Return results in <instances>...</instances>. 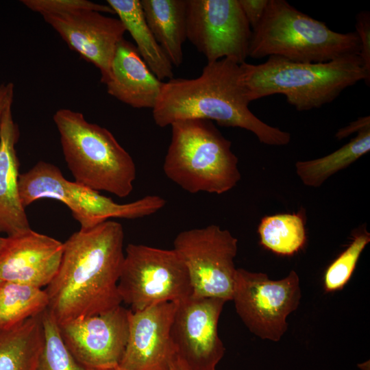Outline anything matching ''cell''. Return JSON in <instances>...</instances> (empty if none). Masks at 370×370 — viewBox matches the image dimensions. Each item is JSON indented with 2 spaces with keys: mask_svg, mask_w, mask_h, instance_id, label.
<instances>
[{
  "mask_svg": "<svg viewBox=\"0 0 370 370\" xmlns=\"http://www.w3.org/2000/svg\"><path fill=\"white\" fill-rule=\"evenodd\" d=\"M123 242L122 225L108 220L79 229L64 243L59 269L45 289L48 309L58 324L121 305Z\"/></svg>",
  "mask_w": 370,
  "mask_h": 370,
  "instance_id": "6da1fadb",
  "label": "cell"
},
{
  "mask_svg": "<svg viewBox=\"0 0 370 370\" xmlns=\"http://www.w3.org/2000/svg\"><path fill=\"white\" fill-rule=\"evenodd\" d=\"M249 103L240 64L224 58L208 62L197 77L163 82L152 116L160 127L186 119L214 121L249 131L267 145H288L291 134L261 121Z\"/></svg>",
  "mask_w": 370,
  "mask_h": 370,
  "instance_id": "7a4b0ae2",
  "label": "cell"
},
{
  "mask_svg": "<svg viewBox=\"0 0 370 370\" xmlns=\"http://www.w3.org/2000/svg\"><path fill=\"white\" fill-rule=\"evenodd\" d=\"M249 101L281 94L298 111L319 108L360 81L369 85L358 55L320 63H304L270 56L261 64H240Z\"/></svg>",
  "mask_w": 370,
  "mask_h": 370,
  "instance_id": "3957f363",
  "label": "cell"
},
{
  "mask_svg": "<svg viewBox=\"0 0 370 370\" xmlns=\"http://www.w3.org/2000/svg\"><path fill=\"white\" fill-rule=\"evenodd\" d=\"M360 48L356 32H336L285 0H269L260 21L251 30L249 56L320 63L358 55Z\"/></svg>",
  "mask_w": 370,
  "mask_h": 370,
  "instance_id": "277c9868",
  "label": "cell"
},
{
  "mask_svg": "<svg viewBox=\"0 0 370 370\" xmlns=\"http://www.w3.org/2000/svg\"><path fill=\"white\" fill-rule=\"evenodd\" d=\"M68 169L75 182L119 197L133 190L136 168L130 153L106 128L68 108L53 116Z\"/></svg>",
  "mask_w": 370,
  "mask_h": 370,
  "instance_id": "5b68a950",
  "label": "cell"
},
{
  "mask_svg": "<svg viewBox=\"0 0 370 370\" xmlns=\"http://www.w3.org/2000/svg\"><path fill=\"white\" fill-rule=\"evenodd\" d=\"M164 163L165 175L190 193L223 194L241 179L232 143L210 121L173 123Z\"/></svg>",
  "mask_w": 370,
  "mask_h": 370,
  "instance_id": "8992f818",
  "label": "cell"
},
{
  "mask_svg": "<svg viewBox=\"0 0 370 370\" xmlns=\"http://www.w3.org/2000/svg\"><path fill=\"white\" fill-rule=\"evenodd\" d=\"M18 191L26 208L40 199H53L65 204L80 229H88L110 218L138 219L161 210L166 200L158 195H146L130 203L119 204L98 191L66 180L60 169L39 161L18 177Z\"/></svg>",
  "mask_w": 370,
  "mask_h": 370,
  "instance_id": "52a82bcc",
  "label": "cell"
},
{
  "mask_svg": "<svg viewBox=\"0 0 370 370\" xmlns=\"http://www.w3.org/2000/svg\"><path fill=\"white\" fill-rule=\"evenodd\" d=\"M122 301L133 312L163 302H179L192 295L185 264L173 249L128 244L118 282Z\"/></svg>",
  "mask_w": 370,
  "mask_h": 370,
  "instance_id": "ba28073f",
  "label": "cell"
},
{
  "mask_svg": "<svg viewBox=\"0 0 370 370\" xmlns=\"http://www.w3.org/2000/svg\"><path fill=\"white\" fill-rule=\"evenodd\" d=\"M299 278L292 270L273 280L262 272L236 269L232 301L248 330L263 340L279 341L288 329L286 319L299 306Z\"/></svg>",
  "mask_w": 370,
  "mask_h": 370,
  "instance_id": "9c48e42d",
  "label": "cell"
},
{
  "mask_svg": "<svg viewBox=\"0 0 370 370\" xmlns=\"http://www.w3.org/2000/svg\"><path fill=\"white\" fill-rule=\"evenodd\" d=\"M173 247L186 267L192 295L232 301L238 240L229 230L217 225L184 230Z\"/></svg>",
  "mask_w": 370,
  "mask_h": 370,
  "instance_id": "30bf717a",
  "label": "cell"
},
{
  "mask_svg": "<svg viewBox=\"0 0 370 370\" xmlns=\"http://www.w3.org/2000/svg\"><path fill=\"white\" fill-rule=\"evenodd\" d=\"M251 36L238 0H186V38L208 62H245Z\"/></svg>",
  "mask_w": 370,
  "mask_h": 370,
  "instance_id": "8fae6325",
  "label": "cell"
},
{
  "mask_svg": "<svg viewBox=\"0 0 370 370\" xmlns=\"http://www.w3.org/2000/svg\"><path fill=\"white\" fill-rule=\"evenodd\" d=\"M225 300L190 295L177 302L171 336L176 356L190 370H212L223 357L218 322Z\"/></svg>",
  "mask_w": 370,
  "mask_h": 370,
  "instance_id": "7c38bea8",
  "label": "cell"
},
{
  "mask_svg": "<svg viewBox=\"0 0 370 370\" xmlns=\"http://www.w3.org/2000/svg\"><path fill=\"white\" fill-rule=\"evenodd\" d=\"M129 310L121 305L105 312L58 324L76 360L88 369H116L128 338Z\"/></svg>",
  "mask_w": 370,
  "mask_h": 370,
  "instance_id": "4fadbf2b",
  "label": "cell"
},
{
  "mask_svg": "<svg viewBox=\"0 0 370 370\" xmlns=\"http://www.w3.org/2000/svg\"><path fill=\"white\" fill-rule=\"evenodd\" d=\"M42 17L72 50L99 70L101 82L105 84L110 77L117 46L126 32L122 22L91 10Z\"/></svg>",
  "mask_w": 370,
  "mask_h": 370,
  "instance_id": "5bb4252c",
  "label": "cell"
},
{
  "mask_svg": "<svg viewBox=\"0 0 370 370\" xmlns=\"http://www.w3.org/2000/svg\"><path fill=\"white\" fill-rule=\"evenodd\" d=\"M177 302L129 310V331L118 370H168L176 357L171 328Z\"/></svg>",
  "mask_w": 370,
  "mask_h": 370,
  "instance_id": "9a60e30c",
  "label": "cell"
},
{
  "mask_svg": "<svg viewBox=\"0 0 370 370\" xmlns=\"http://www.w3.org/2000/svg\"><path fill=\"white\" fill-rule=\"evenodd\" d=\"M64 243L32 229L4 237L0 250V281L42 288L56 275Z\"/></svg>",
  "mask_w": 370,
  "mask_h": 370,
  "instance_id": "2e32d148",
  "label": "cell"
},
{
  "mask_svg": "<svg viewBox=\"0 0 370 370\" xmlns=\"http://www.w3.org/2000/svg\"><path fill=\"white\" fill-rule=\"evenodd\" d=\"M10 103L0 124V234L12 236L31 230L18 191L19 161L16 144L19 130Z\"/></svg>",
  "mask_w": 370,
  "mask_h": 370,
  "instance_id": "e0dca14e",
  "label": "cell"
},
{
  "mask_svg": "<svg viewBox=\"0 0 370 370\" xmlns=\"http://www.w3.org/2000/svg\"><path fill=\"white\" fill-rule=\"evenodd\" d=\"M140 56L135 45L123 38L116 49L107 92L134 108H154L162 85Z\"/></svg>",
  "mask_w": 370,
  "mask_h": 370,
  "instance_id": "ac0fdd59",
  "label": "cell"
},
{
  "mask_svg": "<svg viewBox=\"0 0 370 370\" xmlns=\"http://www.w3.org/2000/svg\"><path fill=\"white\" fill-rule=\"evenodd\" d=\"M145 21L173 66L183 62L186 0H140Z\"/></svg>",
  "mask_w": 370,
  "mask_h": 370,
  "instance_id": "d6986e66",
  "label": "cell"
},
{
  "mask_svg": "<svg viewBox=\"0 0 370 370\" xmlns=\"http://www.w3.org/2000/svg\"><path fill=\"white\" fill-rule=\"evenodd\" d=\"M136 43L140 56L160 81L173 78V66L158 43L143 14L140 0H107Z\"/></svg>",
  "mask_w": 370,
  "mask_h": 370,
  "instance_id": "ffe728a7",
  "label": "cell"
},
{
  "mask_svg": "<svg viewBox=\"0 0 370 370\" xmlns=\"http://www.w3.org/2000/svg\"><path fill=\"white\" fill-rule=\"evenodd\" d=\"M41 314L0 333V370H36L43 345Z\"/></svg>",
  "mask_w": 370,
  "mask_h": 370,
  "instance_id": "44dd1931",
  "label": "cell"
},
{
  "mask_svg": "<svg viewBox=\"0 0 370 370\" xmlns=\"http://www.w3.org/2000/svg\"><path fill=\"white\" fill-rule=\"evenodd\" d=\"M370 151V127L338 149L321 158L295 162V171L308 187L321 186L330 177L347 168Z\"/></svg>",
  "mask_w": 370,
  "mask_h": 370,
  "instance_id": "7402d4cb",
  "label": "cell"
},
{
  "mask_svg": "<svg viewBox=\"0 0 370 370\" xmlns=\"http://www.w3.org/2000/svg\"><path fill=\"white\" fill-rule=\"evenodd\" d=\"M45 290L20 283L0 281V330L16 326L48 308Z\"/></svg>",
  "mask_w": 370,
  "mask_h": 370,
  "instance_id": "603a6c76",
  "label": "cell"
},
{
  "mask_svg": "<svg viewBox=\"0 0 370 370\" xmlns=\"http://www.w3.org/2000/svg\"><path fill=\"white\" fill-rule=\"evenodd\" d=\"M258 232L262 246L282 256L297 252L306 240L304 221L300 213L264 217L260 221Z\"/></svg>",
  "mask_w": 370,
  "mask_h": 370,
  "instance_id": "cb8c5ba5",
  "label": "cell"
},
{
  "mask_svg": "<svg viewBox=\"0 0 370 370\" xmlns=\"http://www.w3.org/2000/svg\"><path fill=\"white\" fill-rule=\"evenodd\" d=\"M43 345L36 370H88L67 348L59 325L48 308L41 314Z\"/></svg>",
  "mask_w": 370,
  "mask_h": 370,
  "instance_id": "d4e9b609",
  "label": "cell"
},
{
  "mask_svg": "<svg viewBox=\"0 0 370 370\" xmlns=\"http://www.w3.org/2000/svg\"><path fill=\"white\" fill-rule=\"evenodd\" d=\"M370 242L366 227L358 229L348 247L330 264L323 277L325 291L341 290L349 280L358 259Z\"/></svg>",
  "mask_w": 370,
  "mask_h": 370,
  "instance_id": "484cf974",
  "label": "cell"
},
{
  "mask_svg": "<svg viewBox=\"0 0 370 370\" xmlns=\"http://www.w3.org/2000/svg\"><path fill=\"white\" fill-rule=\"evenodd\" d=\"M21 2L30 10L42 16L60 15L84 10L114 14L108 4L87 0H22Z\"/></svg>",
  "mask_w": 370,
  "mask_h": 370,
  "instance_id": "4316f807",
  "label": "cell"
},
{
  "mask_svg": "<svg viewBox=\"0 0 370 370\" xmlns=\"http://www.w3.org/2000/svg\"><path fill=\"white\" fill-rule=\"evenodd\" d=\"M356 33L360 42L359 57L367 73L370 76V14L362 11L356 16Z\"/></svg>",
  "mask_w": 370,
  "mask_h": 370,
  "instance_id": "83f0119b",
  "label": "cell"
},
{
  "mask_svg": "<svg viewBox=\"0 0 370 370\" xmlns=\"http://www.w3.org/2000/svg\"><path fill=\"white\" fill-rule=\"evenodd\" d=\"M238 2L250 27L254 28L260 21L269 0H238Z\"/></svg>",
  "mask_w": 370,
  "mask_h": 370,
  "instance_id": "f1b7e54d",
  "label": "cell"
},
{
  "mask_svg": "<svg viewBox=\"0 0 370 370\" xmlns=\"http://www.w3.org/2000/svg\"><path fill=\"white\" fill-rule=\"evenodd\" d=\"M367 127H370L369 116L360 117L357 120L347 125L346 127L338 130L335 134V137L338 140H341L354 132L358 133L360 130Z\"/></svg>",
  "mask_w": 370,
  "mask_h": 370,
  "instance_id": "f546056e",
  "label": "cell"
},
{
  "mask_svg": "<svg viewBox=\"0 0 370 370\" xmlns=\"http://www.w3.org/2000/svg\"><path fill=\"white\" fill-rule=\"evenodd\" d=\"M14 88V86L11 82L0 84V124L6 107L13 103Z\"/></svg>",
  "mask_w": 370,
  "mask_h": 370,
  "instance_id": "4dcf8cb0",
  "label": "cell"
},
{
  "mask_svg": "<svg viewBox=\"0 0 370 370\" xmlns=\"http://www.w3.org/2000/svg\"><path fill=\"white\" fill-rule=\"evenodd\" d=\"M168 370H190L186 364L182 361L178 356L171 363Z\"/></svg>",
  "mask_w": 370,
  "mask_h": 370,
  "instance_id": "1f68e13d",
  "label": "cell"
},
{
  "mask_svg": "<svg viewBox=\"0 0 370 370\" xmlns=\"http://www.w3.org/2000/svg\"><path fill=\"white\" fill-rule=\"evenodd\" d=\"M3 242H4V237L0 236V250H1V247H2Z\"/></svg>",
  "mask_w": 370,
  "mask_h": 370,
  "instance_id": "d6a6232c",
  "label": "cell"
},
{
  "mask_svg": "<svg viewBox=\"0 0 370 370\" xmlns=\"http://www.w3.org/2000/svg\"><path fill=\"white\" fill-rule=\"evenodd\" d=\"M88 370H97V369H88ZM103 370H118V369H103Z\"/></svg>",
  "mask_w": 370,
  "mask_h": 370,
  "instance_id": "836d02e7",
  "label": "cell"
},
{
  "mask_svg": "<svg viewBox=\"0 0 370 370\" xmlns=\"http://www.w3.org/2000/svg\"><path fill=\"white\" fill-rule=\"evenodd\" d=\"M2 331L0 330V333Z\"/></svg>",
  "mask_w": 370,
  "mask_h": 370,
  "instance_id": "e575fe53",
  "label": "cell"
},
{
  "mask_svg": "<svg viewBox=\"0 0 370 370\" xmlns=\"http://www.w3.org/2000/svg\"><path fill=\"white\" fill-rule=\"evenodd\" d=\"M212 370H215V369H212Z\"/></svg>",
  "mask_w": 370,
  "mask_h": 370,
  "instance_id": "d590c367",
  "label": "cell"
}]
</instances>
